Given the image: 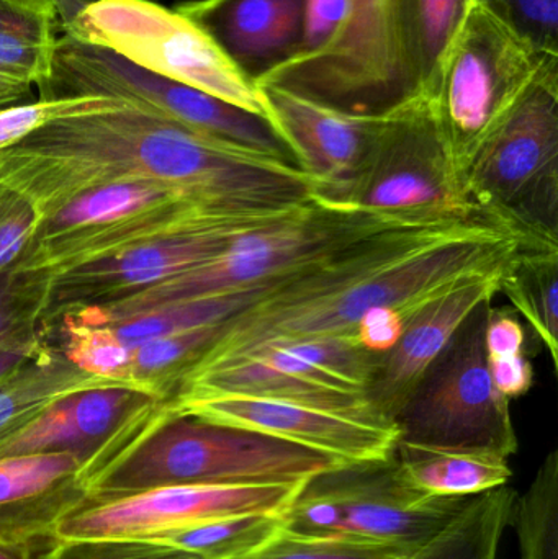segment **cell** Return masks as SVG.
<instances>
[{
	"instance_id": "cell-40",
	"label": "cell",
	"mask_w": 558,
	"mask_h": 559,
	"mask_svg": "<svg viewBox=\"0 0 558 559\" xmlns=\"http://www.w3.org/2000/svg\"><path fill=\"white\" fill-rule=\"evenodd\" d=\"M45 341L39 344L32 345V347L22 348H9V350H0V378L5 377L7 373L19 367L20 364L26 360V358L35 355L39 348H43Z\"/></svg>"
},
{
	"instance_id": "cell-22",
	"label": "cell",
	"mask_w": 558,
	"mask_h": 559,
	"mask_svg": "<svg viewBox=\"0 0 558 559\" xmlns=\"http://www.w3.org/2000/svg\"><path fill=\"white\" fill-rule=\"evenodd\" d=\"M58 28L56 0H0V75L41 85L51 72Z\"/></svg>"
},
{
	"instance_id": "cell-16",
	"label": "cell",
	"mask_w": 558,
	"mask_h": 559,
	"mask_svg": "<svg viewBox=\"0 0 558 559\" xmlns=\"http://www.w3.org/2000/svg\"><path fill=\"white\" fill-rule=\"evenodd\" d=\"M256 88L264 117L313 182L314 199L346 205L379 136L383 115L356 117L274 85Z\"/></svg>"
},
{
	"instance_id": "cell-9",
	"label": "cell",
	"mask_w": 558,
	"mask_h": 559,
	"mask_svg": "<svg viewBox=\"0 0 558 559\" xmlns=\"http://www.w3.org/2000/svg\"><path fill=\"white\" fill-rule=\"evenodd\" d=\"M39 98L107 97L154 111L190 130L295 163L261 115L235 107L189 85L161 78L115 52L62 33Z\"/></svg>"
},
{
	"instance_id": "cell-14",
	"label": "cell",
	"mask_w": 558,
	"mask_h": 559,
	"mask_svg": "<svg viewBox=\"0 0 558 559\" xmlns=\"http://www.w3.org/2000/svg\"><path fill=\"white\" fill-rule=\"evenodd\" d=\"M290 212L233 216L62 272L51 280L45 322L71 309L120 301L164 280L192 271L223 254L242 233Z\"/></svg>"
},
{
	"instance_id": "cell-39",
	"label": "cell",
	"mask_w": 558,
	"mask_h": 559,
	"mask_svg": "<svg viewBox=\"0 0 558 559\" xmlns=\"http://www.w3.org/2000/svg\"><path fill=\"white\" fill-rule=\"evenodd\" d=\"M487 360L498 393L510 401L530 393L534 383V368L526 354Z\"/></svg>"
},
{
	"instance_id": "cell-10",
	"label": "cell",
	"mask_w": 558,
	"mask_h": 559,
	"mask_svg": "<svg viewBox=\"0 0 558 559\" xmlns=\"http://www.w3.org/2000/svg\"><path fill=\"white\" fill-rule=\"evenodd\" d=\"M464 197L534 245L558 248V68L534 85L482 151Z\"/></svg>"
},
{
	"instance_id": "cell-31",
	"label": "cell",
	"mask_w": 558,
	"mask_h": 559,
	"mask_svg": "<svg viewBox=\"0 0 558 559\" xmlns=\"http://www.w3.org/2000/svg\"><path fill=\"white\" fill-rule=\"evenodd\" d=\"M416 551L366 542L321 540L295 537L281 532L277 537L241 559H408Z\"/></svg>"
},
{
	"instance_id": "cell-25",
	"label": "cell",
	"mask_w": 558,
	"mask_h": 559,
	"mask_svg": "<svg viewBox=\"0 0 558 559\" xmlns=\"http://www.w3.org/2000/svg\"><path fill=\"white\" fill-rule=\"evenodd\" d=\"M517 496L508 486L478 495L448 532L408 559H498Z\"/></svg>"
},
{
	"instance_id": "cell-29",
	"label": "cell",
	"mask_w": 558,
	"mask_h": 559,
	"mask_svg": "<svg viewBox=\"0 0 558 559\" xmlns=\"http://www.w3.org/2000/svg\"><path fill=\"white\" fill-rule=\"evenodd\" d=\"M62 344L59 350L69 361L87 371L110 380H124L131 360V348L127 347L107 324L87 321L74 311L59 314ZM52 319V321H55Z\"/></svg>"
},
{
	"instance_id": "cell-17",
	"label": "cell",
	"mask_w": 558,
	"mask_h": 559,
	"mask_svg": "<svg viewBox=\"0 0 558 559\" xmlns=\"http://www.w3.org/2000/svg\"><path fill=\"white\" fill-rule=\"evenodd\" d=\"M507 269L449 289L406 321L399 342L380 357L367 390V400L377 413L395 423L419 381L441 357L468 316L478 306L494 302Z\"/></svg>"
},
{
	"instance_id": "cell-18",
	"label": "cell",
	"mask_w": 558,
	"mask_h": 559,
	"mask_svg": "<svg viewBox=\"0 0 558 559\" xmlns=\"http://www.w3.org/2000/svg\"><path fill=\"white\" fill-rule=\"evenodd\" d=\"M87 499L84 463L72 453L0 459V544L48 548Z\"/></svg>"
},
{
	"instance_id": "cell-28",
	"label": "cell",
	"mask_w": 558,
	"mask_h": 559,
	"mask_svg": "<svg viewBox=\"0 0 558 559\" xmlns=\"http://www.w3.org/2000/svg\"><path fill=\"white\" fill-rule=\"evenodd\" d=\"M51 280L19 272L0 275V350L43 342Z\"/></svg>"
},
{
	"instance_id": "cell-5",
	"label": "cell",
	"mask_w": 558,
	"mask_h": 559,
	"mask_svg": "<svg viewBox=\"0 0 558 559\" xmlns=\"http://www.w3.org/2000/svg\"><path fill=\"white\" fill-rule=\"evenodd\" d=\"M333 110L382 117L425 85L413 0H347L334 35L252 79Z\"/></svg>"
},
{
	"instance_id": "cell-4",
	"label": "cell",
	"mask_w": 558,
	"mask_h": 559,
	"mask_svg": "<svg viewBox=\"0 0 558 559\" xmlns=\"http://www.w3.org/2000/svg\"><path fill=\"white\" fill-rule=\"evenodd\" d=\"M462 213L471 212L369 210L313 197L282 218L242 233L223 254L206 264L120 301L79 311L91 321L110 322L159 306L251 288L320 264L389 229Z\"/></svg>"
},
{
	"instance_id": "cell-11",
	"label": "cell",
	"mask_w": 558,
	"mask_h": 559,
	"mask_svg": "<svg viewBox=\"0 0 558 559\" xmlns=\"http://www.w3.org/2000/svg\"><path fill=\"white\" fill-rule=\"evenodd\" d=\"M494 302L478 306L396 416L399 442L482 450L511 459L518 437L510 400L488 368L485 328Z\"/></svg>"
},
{
	"instance_id": "cell-15",
	"label": "cell",
	"mask_w": 558,
	"mask_h": 559,
	"mask_svg": "<svg viewBox=\"0 0 558 559\" xmlns=\"http://www.w3.org/2000/svg\"><path fill=\"white\" fill-rule=\"evenodd\" d=\"M173 407L212 423L268 433L341 462L389 459L400 439L396 424L372 407L334 411L238 394L179 397Z\"/></svg>"
},
{
	"instance_id": "cell-7",
	"label": "cell",
	"mask_w": 558,
	"mask_h": 559,
	"mask_svg": "<svg viewBox=\"0 0 558 559\" xmlns=\"http://www.w3.org/2000/svg\"><path fill=\"white\" fill-rule=\"evenodd\" d=\"M239 216L219 213L154 182L97 187L39 223L15 271L52 278L134 246Z\"/></svg>"
},
{
	"instance_id": "cell-38",
	"label": "cell",
	"mask_w": 558,
	"mask_h": 559,
	"mask_svg": "<svg viewBox=\"0 0 558 559\" xmlns=\"http://www.w3.org/2000/svg\"><path fill=\"white\" fill-rule=\"evenodd\" d=\"M526 334L518 316L507 308H494L488 312L485 328V350L487 358L513 357L526 354Z\"/></svg>"
},
{
	"instance_id": "cell-23",
	"label": "cell",
	"mask_w": 558,
	"mask_h": 559,
	"mask_svg": "<svg viewBox=\"0 0 558 559\" xmlns=\"http://www.w3.org/2000/svg\"><path fill=\"white\" fill-rule=\"evenodd\" d=\"M269 283L271 282L251 286V288L238 289V292L219 293V295L159 306L150 311L138 312V314L117 319V321L100 322V324H107L111 332L133 350L140 345L154 341V338L164 337V335L222 324L245 311L252 302L258 301L264 295Z\"/></svg>"
},
{
	"instance_id": "cell-2",
	"label": "cell",
	"mask_w": 558,
	"mask_h": 559,
	"mask_svg": "<svg viewBox=\"0 0 558 559\" xmlns=\"http://www.w3.org/2000/svg\"><path fill=\"white\" fill-rule=\"evenodd\" d=\"M341 460L157 403L85 475L87 504L166 486H300Z\"/></svg>"
},
{
	"instance_id": "cell-44",
	"label": "cell",
	"mask_w": 558,
	"mask_h": 559,
	"mask_svg": "<svg viewBox=\"0 0 558 559\" xmlns=\"http://www.w3.org/2000/svg\"><path fill=\"white\" fill-rule=\"evenodd\" d=\"M0 91L7 92H28V94H33V87L26 84H20V82L10 81V79L2 78L0 75Z\"/></svg>"
},
{
	"instance_id": "cell-3",
	"label": "cell",
	"mask_w": 558,
	"mask_h": 559,
	"mask_svg": "<svg viewBox=\"0 0 558 559\" xmlns=\"http://www.w3.org/2000/svg\"><path fill=\"white\" fill-rule=\"evenodd\" d=\"M557 68L558 52L537 45L487 0H468L423 87L462 195L482 151Z\"/></svg>"
},
{
	"instance_id": "cell-34",
	"label": "cell",
	"mask_w": 558,
	"mask_h": 559,
	"mask_svg": "<svg viewBox=\"0 0 558 559\" xmlns=\"http://www.w3.org/2000/svg\"><path fill=\"white\" fill-rule=\"evenodd\" d=\"M468 0H413L416 36L425 82ZM425 87V85H423Z\"/></svg>"
},
{
	"instance_id": "cell-1",
	"label": "cell",
	"mask_w": 558,
	"mask_h": 559,
	"mask_svg": "<svg viewBox=\"0 0 558 559\" xmlns=\"http://www.w3.org/2000/svg\"><path fill=\"white\" fill-rule=\"evenodd\" d=\"M121 182L163 183L222 213H285L314 197L297 164L131 104L49 121L0 151V183L26 197L41 219L87 190Z\"/></svg>"
},
{
	"instance_id": "cell-21",
	"label": "cell",
	"mask_w": 558,
	"mask_h": 559,
	"mask_svg": "<svg viewBox=\"0 0 558 559\" xmlns=\"http://www.w3.org/2000/svg\"><path fill=\"white\" fill-rule=\"evenodd\" d=\"M403 475L432 496L484 495L510 483V459L482 450L438 449L396 442L393 450Z\"/></svg>"
},
{
	"instance_id": "cell-19",
	"label": "cell",
	"mask_w": 558,
	"mask_h": 559,
	"mask_svg": "<svg viewBox=\"0 0 558 559\" xmlns=\"http://www.w3.org/2000/svg\"><path fill=\"white\" fill-rule=\"evenodd\" d=\"M305 0H193L179 12L199 23L249 75L290 58L301 35Z\"/></svg>"
},
{
	"instance_id": "cell-33",
	"label": "cell",
	"mask_w": 558,
	"mask_h": 559,
	"mask_svg": "<svg viewBox=\"0 0 558 559\" xmlns=\"http://www.w3.org/2000/svg\"><path fill=\"white\" fill-rule=\"evenodd\" d=\"M41 215L26 197L0 183V275L15 271L38 231Z\"/></svg>"
},
{
	"instance_id": "cell-32",
	"label": "cell",
	"mask_w": 558,
	"mask_h": 559,
	"mask_svg": "<svg viewBox=\"0 0 558 559\" xmlns=\"http://www.w3.org/2000/svg\"><path fill=\"white\" fill-rule=\"evenodd\" d=\"M41 559H206L182 548L130 538L56 540Z\"/></svg>"
},
{
	"instance_id": "cell-26",
	"label": "cell",
	"mask_w": 558,
	"mask_h": 559,
	"mask_svg": "<svg viewBox=\"0 0 558 559\" xmlns=\"http://www.w3.org/2000/svg\"><path fill=\"white\" fill-rule=\"evenodd\" d=\"M282 532L281 514H248L205 522L157 538L206 559H241L264 547Z\"/></svg>"
},
{
	"instance_id": "cell-37",
	"label": "cell",
	"mask_w": 558,
	"mask_h": 559,
	"mask_svg": "<svg viewBox=\"0 0 558 559\" xmlns=\"http://www.w3.org/2000/svg\"><path fill=\"white\" fill-rule=\"evenodd\" d=\"M409 318L412 314L392 306L370 309L357 328V342L367 350L383 355L399 342Z\"/></svg>"
},
{
	"instance_id": "cell-6",
	"label": "cell",
	"mask_w": 558,
	"mask_h": 559,
	"mask_svg": "<svg viewBox=\"0 0 558 559\" xmlns=\"http://www.w3.org/2000/svg\"><path fill=\"white\" fill-rule=\"evenodd\" d=\"M475 498L415 488L392 453L383 460L340 463L305 479L281 514L282 532L418 551L448 532Z\"/></svg>"
},
{
	"instance_id": "cell-27",
	"label": "cell",
	"mask_w": 558,
	"mask_h": 559,
	"mask_svg": "<svg viewBox=\"0 0 558 559\" xmlns=\"http://www.w3.org/2000/svg\"><path fill=\"white\" fill-rule=\"evenodd\" d=\"M510 525L521 559H558V453L550 452L523 496H517Z\"/></svg>"
},
{
	"instance_id": "cell-8",
	"label": "cell",
	"mask_w": 558,
	"mask_h": 559,
	"mask_svg": "<svg viewBox=\"0 0 558 559\" xmlns=\"http://www.w3.org/2000/svg\"><path fill=\"white\" fill-rule=\"evenodd\" d=\"M61 29L138 68L264 117L252 79L206 29L177 9L156 0H91Z\"/></svg>"
},
{
	"instance_id": "cell-36",
	"label": "cell",
	"mask_w": 558,
	"mask_h": 559,
	"mask_svg": "<svg viewBox=\"0 0 558 559\" xmlns=\"http://www.w3.org/2000/svg\"><path fill=\"white\" fill-rule=\"evenodd\" d=\"M346 7L347 0H305L300 41L294 55L323 46L340 26Z\"/></svg>"
},
{
	"instance_id": "cell-42",
	"label": "cell",
	"mask_w": 558,
	"mask_h": 559,
	"mask_svg": "<svg viewBox=\"0 0 558 559\" xmlns=\"http://www.w3.org/2000/svg\"><path fill=\"white\" fill-rule=\"evenodd\" d=\"M32 95L28 92H7L0 91V110L12 107V105L26 104L32 102Z\"/></svg>"
},
{
	"instance_id": "cell-24",
	"label": "cell",
	"mask_w": 558,
	"mask_h": 559,
	"mask_svg": "<svg viewBox=\"0 0 558 559\" xmlns=\"http://www.w3.org/2000/svg\"><path fill=\"white\" fill-rule=\"evenodd\" d=\"M500 293L508 296L558 368V248L526 246L508 265Z\"/></svg>"
},
{
	"instance_id": "cell-12",
	"label": "cell",
	"mask_w": 558,
	"mask_h": 559,
	"mask_svg": "<svg viewBox=\"0 0 558 559\" xmlns=\"http://www.w3.org/2000/svg\"><path fill=\"white\" fill-rule=\"evenodd\" d=\"M346 205L369 210L472 212L423 91L383 115L382 128Z\"/></svg>"
},
{
	"instance_id": "cell-35",
	"label": "cell",
	"mask_w": 558,
	"mask_h": 559,
	"mask_svg": "<svg viewBox=\"0 0 558 559\" xmlns=\"http://www.w3.org/2000/svg\"><path fill=\"white\" fill-rule=\"evenodd\" d=\"M517 28L549 51L558 52V0H487Z\"/></svg>"
},
{
	"instance_id": "cell-41",
	"label": "cell",
	"mask_w": 558,
	"mask_h": 559,
	"mask_svg": "<svg viewBox=\"0 0 558 559\" xmlns=\"http://www.w3.org/2000/svg\"><path fill=\"white\" fill-rule=\"evenodd\" d=\"M51 547V545H49ZM38 547H23V545L0 544V559H41Z\"/></svg>"
},
{
	"instance_id": "cell-13",
	"label": "cell",
	"mask_w": 558,
	"mask_h": 559,
	"mask_svg": "<svg viewBox=\"0 0 558 559\" xmlns=\"http://www.w3.org/2000/svg\"><path fill=\"white\" fill-rule=\"evenodd\" d=\"M298 486H166L82 506L64 519L56 540H157L205 522L248 514H282Z\"/></svg>"
},
{
	"instance_id": "cell-43",
	"label": "cell",
	"mask_w": 558,
	"mask_h": 559,
	"mask_svg": "<svg viewBox=\"0 0 558 559\" xmlns=\"http://www.w3.org/2000/svg\"><path fill=\"white\" fill-rule=\"evenodd\" d=\"M88 2H91V0H56V3H58L59 16H61V23L71 19V16L74 15L81 7H84L85 3Z\"/></svg>"
},
{
	"instance_id": "cell-20",
	"label": "cell",
	"mask_w": 558,
	"mask_h": 559,
	"mask_svg": "<svg viewBox=\"0 0 558 559\" xmlns=\"http://www.w3.org/2000/svg\"><path fill=\"white\" fill-rule=\"evenodd\" d=\"M123 383L131 381L87 373L69 361L59 348L43 345L35 355L0 378V445L56 401L88 388Z\"/></svg>"
},
{
	"instance_id": "cell-30",
	"label": "cell",
	"mask_w": 558,
	"mask_h": 559,
	"mask_svg": "<svg viewBox=\"0 0 558 559\" xmlns=\"http://www.w3.org/2000/svg\"><path fill=\"white\" fill-rule=\"evenodd\" d=\"M124 102L107 97L49 98L26 102L0 110V151L19 143L49 121L75 115L97 114L123 107Z\"/></svg>"
}]
</instances>
